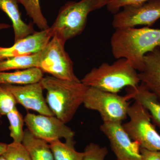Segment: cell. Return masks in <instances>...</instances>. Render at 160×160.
<instances>
[{"label": "cell", "mask_w": 160, "mask_h": 160, "mask_svg": "<svg viewBox=\"0 0 160 160\" xmlns=\"http://www.w3.org/2000/svg\"><path fill=\"white\" fill-rule=\"evenodd\" d=\"M24 119L30 132L48 143L63 138H74V132L55 116L28 113Z\"/></svg>", "instance_id": "9"}, {"label": "cell", "mask_w": 160, "mask_h": 160, "mask_svg": "<svg viewBox=\"0 0 160 160\" xmlns=\"http://www.w3.org/2000/svg\"><path fill=\"white\" fill-rule=\"evenodd\" d=\"M17 104L13 95L0 85V115H6L16 108Z\"/></svg>", "instance_id": "23"}, {"label": "cell", "mask_w": 160, "mask_h": 160, "mask_svg": "<svg viewBox=\"0 0 160 160\" xmlns=\"http://www.w3.org/2000/svg\"><path fill=\"white\" fill-rule=\"evenodd\" d=\"M31 160H54L49 144L36 137L28 129L24 130L22 142Z\"/></svg>", "instance_id": "16"}, {"label": "cell", "mask_w": 160, "mask_h": 160, "mask_svg": "<svg viewBox=\"0 0 160 160\" xmlns=\"http://www.w3.org/2000/svg\"><path fill=\"white\" fill-rule=\"evenodd\" d=\"M98 5L99 9H101L102 7L107 6L110 0H96Z\"/></svg>", "instance_id": "27"}, {"label": "cell", "mask_w": 160, "mask_h": 160, "mask_svg": "<svg viewBox=\"0 0 160 160\" xmlns=\"http://www.w3.org/2000/svg\"><path fill=\"white\" fill-rule=\"evenodd\" d=\"M96 0L69 2L60 9L57 17L51 26L52 37L66 43L67 40L81 34L84 31L88 15L98 9Z\"/></svg>", "instance_id": "4"}, {"label": "cell", "mask_w": 160, "mask_h": 160, "mask_svg": "<svg viewBox=\"0 0 160 160\" xmlns=\"http://www.w3.org/2000/svg\"><path fill=\"white\" fill-rule=\"evenodd\" d=\"M149 1L150 0H110L106 7L108 11L115 14L125 6L141 5Z\"/></svg>", "instance_id": "25"}, {"label": "cell", "mask_w": 160, "mask_h": 160, "mask_svg": "<svg viewBox=\"0 0 160 160\" xmlns=\"http://www.w3.org/2000/svg\"><path fill=\"white\" fill-rule=\"evenodd\" d=\"M10 27H11V26H10L9 24L0 23V30H2V29H8Z\"/></svg>", "instance_id": "29"}, {"label": "cell", "mask_w": 160, "mask_h": 160, "mask_svg": "<svg viewBox=\"0 0 160 160\" xmlns=\"http://www.w3.org/2000/svg\"><path fill=\"white\" fill-rule=\"evenodd\" d=\"M52 37V32L49 27L45 30L35 32L15 42L14 45L10 47H0V60L40 52L45 48Z\"/></svg>", "instance_id": "12"}, {"label": "cell", "mask_w": 160, "mask_h": 160, "mask_svg": "<svg viewBox=\"0 0 160 160\" xmlns=\"http://www.w3.org/2000/svg\"><path fill=\"white\" fill-rule=\"evenodd\" d=\"M7 144L6 143L0 142V156H2L6 151Z\"/></svg>", "instance_id": "28"}, {"label": "cell", "mask_w": 160, "mask_h": 160, "mask_svg": "<svg viewBox=\"0 0 160 160\" xmlns=\"http://www.w3.org/2000/svg\"><path fill=\"white\" fill-rule=\"evenodd\" d=\"M9 122V129L10 130V136L13 139V142L22 143L24 136V119L22 115L15 108L9 112L7 115Z\"/></svg>", "instance_id": "21"}, {"label": "cell", "mask_w": 160, "mask_h": 160, "mask_svg": "<svg viewBox=\"0 0 160 160\" xmlns=\"http://www.w3.org/2000/svg\"><path fill=\"white\" fill-rule=\"evenodd\" d=\"M101 131L108 138L118 160H142L141 146L129 137L122 122H104Z\"/></svg>", "instance_id": "10"}, {"label": "cell", "mask_w": 160, "mask_h": 160, "mask_svg": "<svg viewBox=\"0 0 160 160\" xmlns=\"http://www.w3.org/2000/svg\"><path fill=\"white\" fill-rule=\"evenodd\" d=\"M142 160H160V151L140 148Z\"/></svg>", "instance_id": "26"}, {"label": "cell", "mask_w": 160, "mask_h": 160, "mask_svg": "<svg viewBox=\"0 0 160 160\" xmlns=\"http://www.w3.org/2000/svg\"><path fill=\"white\" fill-rule=\"evenodd\" d=\"M25 7L27 14L32 19L33 23L41 30L49 29L47 20L43 16L39 0H17Z\"/></svg>", "instance_id": "20"}, {"label": "cell", "mask_w": 160, "mask_h": 160, "mask_svg": "<svg viewBox=\"0 0 160 160\" xmlns=\"http://www.w3.org/2000/svg\"><path fill=\"white\" fill-rule=\"evenodd\" d=\"M110 45L113 57L126 59L140 72L144 69L145 55L160 47V29L118 28L112 35Z\"/></svg>", "instance_id": "1"}, {"label": "cell", "mask_w": 160, "mask_h": 160, "mask_svg": "<svg viewBox=\"0 0 160 160\" xmlns=\"http://www.w3.org/2000/svg\"><path fill=\"white\" fill-rule=\"evenodd\" d=\"M81 82L86 86L118 93L125 87H137L141 82L138 73L125 58L112 64L103 63L85 75Z\"/></svg>", "instance_id": "3"}, {"label": "cell", "mask_w": 160, "mask_h": 160, "mask_svg": "<svg viewBox=\"0 0 160 160\" xmlns=\"http://www.w3.org/2000/svg\"><path fill=\"white\" fill-rule=\"evenodd\" d=\"M116 160H118L117 159Z\"/></svg>", "instance_id": "32"}, {"label": "cell", "mask_w": 160, "mask_h": 160, "mask_svg": "<svg viewBox=\"0 0 160 160\" xmlns=\"http://www.w3.org/2000/svg\"><path fill=\"white\" fill-rule=\"evenodd\" d=\"M17 0H0V9L8 15L12 22L14 32L15 42L35 32L31 24L22 20Z\"/></svg>", "instance_id": "15"}, {"label": "cell", "mask_w": 160, "mask_h": 160, "mask_svg": "<svg viewBox=\"0 0 160 160\" xmlns=\"http://www.w3.org/2000/svg\"><path fill=\"white\" fill-rule=\"evenodd\" d=\"M1 117H2V116H1V115H0V118H1Z\"/></svg>", "instance_id": "31"}, {"label": "cell", "mask_w": 160, "mask_h": 160, "mask_svg": "<svg viewBox=\"0 0 160 160\" xmlns=\"http://www.w3.org/2000/svg\"><path fill=\"white\" fill-rule=\"evenodd\" d=\"M43 72L38 68H29L13 72H0V85H24L41 82Z\"/></svg>", "instance_id": "17"}, {"label": "cell", "mask_w": 160, "mask_h": 160, "mask_svg": "<svg viewBox=\"0 0 160 160\" xmlns=\"http://www.w3.org/2000/svg\"><path fill=\"white\" fill-rule=\"evenodd\" d=\"M160 19V0H150L138 6L123 7L114 14L112 22L115 29L138 26L150 27Z\"/></svg>", "instance_id": "8"}, {"label": "cell", "mask_w": 160, "mask_h": 160, "mask_svg": "<svg viewBox=\"0 0 160 160\" xmlns=\"http://www.w3.org/2000/svg\"><path fill=\"white\" fill-rule=\"evenodd\" d=\"M138 77L141 82L160 101V47L145 55L144 69Z\"/></svg>", "instance_id": "13"}, {"label": "cell", "mask_w": 160, "mask_h": 160, "mask_svg": "<svg viewBox=\"0 0 160 160\" xmlns=\"http://www.w3.org/2000/svg\"><path fill=\"white\" fill-rule=\"evenodd\" d=\"M0 160H7L2 156H0Z\"/></svg>", "instance_id": "30"}, {"label": "cell", "mask_w": 160, "mask_h": 160, "mask_svg": "<svg viewBox=\"0 0 160 160\" xmlns=\"http://www.w3.org/2000/svg\"><path fill=\"white\" fill-rule=\"evenodd\" d=\"M65 43L53 36L41 52L38 68L59 79L80 82L75 74L73 62L65 50Z\"/></svg>", "instance_id": "7"}, {"label": "cell", "mask_w": 160, "mask_h": 160, "mask_svg": "<svg viewBox=\"0 0 160 160\" xmlns=\"http://www.w3.org/2000/svg\"><path fill=\"white\" fill-rule=\"evenodd\" d=\"M40 82L47 91L46 103L55 116L65 124L69 122L83 104L88 86L81 81L61 80L51 76L43 77Z\"/></svg>", "instance_id": "2"}, {"label": "cell", "mask_w": 160, "mask_h": 160, "mask_svg": "<svg viewBox=\"0 0 160 160\" xmlns=\"http://www.w3.org/2000/svg\"><path fill=\"white\" fill-rule=\"evenodd\" d=\"M41 52L34 54L14 57L1 60L0 72L38 68Z\"/></svg>", "instance_id": "19"}, {"label": "cell", "mask_w": 160, "mask_h": 160, "mask_svg": "<svg viewBox=\"0 0 160 160\" xmlns=\"http://www.w3.org/2000/svg\"><path fill=\"white\" fill-rule=\"evenodd\" d=\"M1 85L12 93L17 103L26 109H31L40 114L54 116L46 103L40 82L24 85Z\"/></svg>", "instance_id": "11"}, {"label": "cell", "mask_w": 160, "mask_h": 160, "mask_svg": "<svg viewBox=\"0 0 160 160\" xmlns=\"http://www.w3.org/2000/svg\"><path fill=\"white\" fill-rule=\"evenodd\" d=\"M126 96L140 103L148 111L153 124L160 130V101L154 93L141 83L134 87H128Z\"/></svg>", "instance_id": "14"}, {"label": "cell", "mask_w": 160, "mask_h": 160, "mask_svg": "<svg viewBox=\"0 0 160 160\" xmlns=\"http://www.w3.org/2000/svg\"><path fill=\"white\" fill-rule=\"evenodd\" d=\"M129 122L122 126L129 137L139 143L141 148L160 151V134L152 122L148 111L135 101L128 110Z\"/></svg>", "instance_id": "6"}, {"label": "cell", "mask_w": 160, "mask_h": 160, "mask_svg": "<svg viewBox=\"0 0 160 160\" xmlns=\"http://www.w3.org/2000/svg\"><path fill=\"white\" fill-rule=\"evenodd\" d=\"M83 152V160H105L108 151L106 147L90 143L86 146Z\"/></svg>", "instance_id": "24"}, {"label": "cell", "mask_w": 160, "mask_h": 160, "mask_svg": "<svg viewBox=\"0 0 160 160\" xmlns=\"http://www.w3.org/2000/svg\"><path fill=\"white\" fill-rule=\"evenodd\" d=\"M2 156L7 160H31L22 143L15 142L7 144L6 151Z\"/></svg>", "instance_id": "22"}, {"label": "cell", "mask_w": 160, "mask_h": 160, "mask_svg": "<svg viewBox=\"0 0 160 160\" xmlns=\"http://www.w3.org/2000/svg\"><path fill=\"white\" fill-rule=\"evenodd\" d=\"M49 144L54 160H83L84 152L76 150L74 138L66 140L64 143L56 140Z\"/></svg>", "instance_id": "18"}, {"label": "cell", "mask_w": 160, "mask_h": 160, "mask_svg": "<svg viewBox=\"0 0 160 160\" xmlns=\"http://www.w3.org/2000/svg\"><path fill=\"white\" fill-rule=\"evenodd\" d=\"M122 96L88 86L84 98L85 108L98 111L104 122H122L128 116L130 104Z\"/></svg>", "instance_id": "5"}]
</instances>
